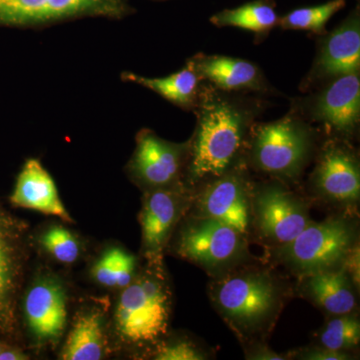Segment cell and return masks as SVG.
<instances>
[{
  "instance_id": "18",
  "label": "cell",
  "mask_w": 360,
  "mask_h": 360,
  "mask_svg": "<svg viewBox=\"0 0 360 360\" xmlns=\"http://www.w3.org/2000/svg\"><path fill=\"white\" fill-rule=\"evenodd\" d=\"M11 205L59 217L71 222L70 213L65 207L58 186L41 161L28 158L16 177L11 198Z\"/></svg>"
},
{
  "instance_id": "32",
  "label": "cell",
  "mask_w": 360,
  "mask_h": 360,
  "mask_svg": "<svg viewBox=\"0 0 360 360\" xmlns=\"http://www.w3.org/2000/svg\"><path fill=\"white\" fill-rule=\"evenodd\" d=\"M7 345H4V343L0 342V354H1L2 352H4V349H6Z\"/></svg>"
},
{
  "instance_id": "5",
  "label": "cell",
  "mask_w": 360,
  "mask_h": 360,
  "mask_svg": "<svg viewBox=\"0 0 360 360\" xmlns=\"http://www.w3.org/2000/svg\"><path fill=\"white\" fill-rule=\"evenodd\" d=\"M314 143V132L307 123L295 116H285L255 130L251 161L265 174L293 181L309 162Z\"/></svg>"
},
{
  "instance_id": "2",
  "label": "cell",
  "mask_w": 360,
  "mask_h": 360,
  "mask_svg": "<svg viewBox=\"0 0 360 360\" xmlns=\"http://www.w3.org/2000/svg\"><path fill=\"white\" fill-rule=\"evenodd\" d=\"M238 269L210 283V300L236 335L250 341L274 328L288 300V288L269 269Z\"/></svg>"
},
{
  "instance_id": "10",
  "label": "cell",
  "mask_w": 360,
  "mask_h": 360,
  "mask_svg": "<svg viewBox=\"0 0 360 360\" xmlns=\"http://www.w3.org/2000/svg\"><path fill=\"white\" fill-rule=\"evenodd\" d=\"M25 224L0 200V335H13L18 326V296L26 262Z\"/></svg>"
},
{
  "instance_id": "26",
  "label": "cell",
  "mask_w": 360,
  "mask_h": 360,
  "mask_svg": "<svg viewBox=\"0 0 360 360\" xmlns=\"http://www.w3.org/2000/svg\"><path fill=\"white\" fill-rule=\"evenodd\" d=\"M45 250L61 264H75L80 255V246L77 238L63 226H53L42 236Z\"/></svg>"
},
{
  "instance_id": "21",
  "label": "cell",
  "mask_w": 360,
  "mask_h": 360,
  "mask_svg": "<svg viewBox=\"0 0 360 360\" xmlns=\"http://www.w3.org/2000/svg\"><path fill=\"white\" fill-rule=\"evenodd\" d=\"M279 16L272 0H253L236 8L213 14L210 22L217 27H236L264 34L278 25Z\"/></svg>"
},
{
  "instance_id": "27",
  "label": "cell",
  "mask_w": 360,
  "mask_h": 360,
  "mask_svg": "<svg viewBox=\"0 0 360 360\" xmlns=\"http://www.w3.org/2000/svg\"><path fill=\"white\" fill-rule=\"evenodd\" d=\"M156 360H203L205 352L188 340H179L165 345L155 355Z\"/></svg>"
},
{
  "instance_id": "15",
  "label": "cell",
  "mask_w": 360,
  "mask_h": 360,
  "mask_svg": "<svg viewBox=\"0 0 360 360\" xmlns=\"http://www.w3.org/2000/svg\"><path fill=\"white\" fill-rule=\"evenodd\" d=\"M360 66V15L357 7L324 39L315 58L309 78L333 80L359 72Z\"/></svg>"
},
{
  "instance_id": "22",
  "label": "cell",
  "mask_w": 360,
  "mask_h": 360,
  "mask_svg": "<svg viewBox=\"0 0 360 360\" xmlns=\"http://www.w3.org/2000/svg\"><path fill=\"white\" fill-rule=\"evenodd\" d=\"M104 338L103 319L98 312L82 315L71 329L61 359L98 360L103 357Z\"/></svg>"
},
{
  "instance_id": "4",
  "label": "cell",
  "mask_w": 360,
  "mask_h": 360,
  "mask_svg": "<svg viewBox=\"0 0 360 360\" xmlns=\"http://www.w3.org/2000/svg\"><path fill=\"white\" fill-rule=\"evenodd\" d=\"M135 13L129 0H0V28L39 30L87 18L123 20Z\"/></svg>"
},
{
  "instance_id": "11",
  "label": "cell",
  "mask_w": 360,
  "mask_h": 360,
  "mask_svg": "<svg viewBox=\"0 0 360 360\" xmlns=\"http://www.w3.org/2000/svg\"><path fill=\"white\" fill-rule=\"evenodd\" d=\"M251 188L236 170L205 182L195 200L198 217H208L248 236L251 220Z\"/></svg>"
},
{
  "instance_id": "13",
  "label": "cell",
  "mask_w": 360,
  "mask_h": 360,
  "mask_svg": "<svg viewBox=\"0 0 360 360\" xmlns=\"http://www.w3.org/2000/svg\"><path fill=\"white\" fill-rule=\"evenodd\" d=\"M188 193L181 184L149 189L141 212L142 243L151 262H160L175 225L186 212Z\"/></svg>"
},
{
  "instance_id": "17",
  "label": "cell",
  "mask_w": 360,
  "mask_h": 360,
  "mask_svg": "<svg viewBox=\"0 0 360 360\" xmlns=\"http://www.w3.org/2000/svg\"><path fill=\"white\" fill-rule=\"evenodd\" d=\"M298 277V291L326 314L335 316L356 312L357 286L342 265Z\"/></svg>"
},
{
  "instance_id": "25",
  "label": "cell",
  "mask_w": 360,
  "mask_h": 360,
  "mask_svg": "<svg viewBox=\"0 0 360 360\" xmlns=\"http://www.w3.org/2000/svg\"><path fill=\"white\" fill-rule=\"evenodd\" d=\"M347 4L345 0H329L319 6L300 7L279 18L278 25L283 30H307L322 34L335 14Z\"/></svg>"
},
{
  "instance_id": "30",
  "label": "cell",
  "mask_w": 360,
  "mask_h": 360,
  "mask_svg": "<svg viewBox=\"0 0 360 360\" xmlns=\"http://www.w3.org/2000/svg\"><path fill=\"white\" fill-rule=\"evenodd\" d=\"M342 266L347 270L348 276L352 279L355 285L359 286V245H355L349 255L343 262Z\"/></svg>"
},
{
  "instance_id": "14",
  "label": "cell",
  "mask_w": 360,
  "mask_h": 360,
  "mask_svg": "<svg viewBox=\"0 0 360 360\" xmlns=\"http://www.w3.org/2000/svg\"><path fill=\"white\" fill-rule=\"evenodd\" d=\"M309 115L341 135L354 134L360 117L359 72L333 79L309 99Z\"/></svg>"
},
{
  "instance_id": "33",
  "label": "cell",
  "mask_w": 360,
  "mask_h": 360,
  "mask_svg": "<svg viewBox=\"0 0 360 360\" xmlns=\"http://www.w3.org/2000/svg\"><path fill=\"white\" fill-rule=\"evenodd\" d=\"M149 1H153V2H167V1H172V0H149Z\"/></svg>"
},
{
  "instance_id": "29",
  "label": "cell",
  "mask_w": 360,
  "mask_h": 360,
  "mask_svg": "<svg viewBox=\"0 0 360 360\" xmlns=\"http://www.w3.org/2000/svg\"><path fill=\"white\" fill-rule=\"evenodd\" d=\"M245 359L251 360H284L288 359L285 355L277 354L266 345L257 342L246 348Z\"/></svg>"
},
{
  "instance_id": "19",
  "label": "cell",
  "mask_w": 360,
  "mask_h": 360,
  "mask_svg": "<svg viewBox=\"0 0 360 360\" xmlns=\"http://www.w3.org/2000/svg\"><path fill=\"white\" fill-rule=\"evenodd\" d=\"M188 60L201 79L207 80L213 87L221 91L267 90V84L262 71L255 63L245 59L198 54Z\"/></svg>"
},
{
  "instance_id": "7",
  "label": "cell",
  "mask_w": 360,
  "mask_h": 360,
  "mask_svg": "<svg viewBox=\"0 0 360 360\" xmlns=\"http://www.w3.org/2000/svg\"><path fill=\"white\" fill-rule=\"evenodd\" d=\"M245 238L224 222L195 215L180 232L177 252L217 277L245 264Z\"/></svg>"
},
{
  "instance_id": "1",
  "label": "cell",
  "mask_w": 360,
  "mask_h": 360,
  "mask_svg": "<svg viewBox=\"0 0 360 360\" xmlns=\"http://www.w3.org/2000/svg\"><path fill=\"white\" fill-rule=\"evenodd\" d=\"M252 104L201 86L195 131L191 139L186 172L191 186L205 184L232 169L257 115Z\"/></svg>"
},
{
  "instance_id": "9",
  "label": "cell",
  "mask_w": 360,
  "mask_h": 360,
  "mask_svg": "<svg viewBox=\"0 0 360 360\" xmlns=\"http://www.w3.org/2000/svg\"><path fill=\"white\" fill-rule=\"evenodd\" d=\"M191 141H165L151 129L139 130L136 148L127 165L130 176L146 188L179 186L186 170Z\"/></svg>"
},
{
  "instance_id": "3",
  "label": "cell",
  "mask_w": 360,
  "mask_h": 360,
  "mask_svg": "<svg viewBox=\"0 0 360 360\" xmlns=\"http://www.w3.org/2000/svg\"><path fill=\"white\" fill-rule=\"evenodd\" d=\"M359 245L354 220L347 215L311 221L295 239L274 248L276 260L296 276L340 266Z\"/></svg>"
},
{
  "instance_id": "6",
  "label": "cell",
  "mask_w": 360,
  "mask_h": 360,
  "mask_svg": "<svg viewBox=\"0 0 360 360\" xmlns=\"http://www.w3.org/2000/svg\"><path fill=\"white\" fill-rule=\"evenodd\" d=\"M169 314L165 281L156 274H146L124 288L116 309V328L123 340L148 345L167 333Z\"/></svg>"
},
{
  "instance_id": "16",
  "label": "cell",
  "mask_w": 360,
  "mask_h": 360,
  "mask_svg": "<svg viewBox=\"0 0 360 360\" xmlns=\"http://www.w3.org/2000/svg\"><path fill=\"white\" fill-rule=\"evenodd\" d=\"M25 314L28 328L37 340H58L68 319L63 286L52 279H42L33 284L25 296Z\"/></svg>"
},
{
  "instance_id": "23",
  "label": "cell",
  "mask_w": 360,
  "mask_h": 360,
  "mask_svg": "<svg viewBox=\"0 0 360 360\" xmlns=\"http://www.w3.org/2000/svg\"><path fill=\"white\" fill-rule=\"evenodd\" d=\"M136 260L122 248L106 251L92 269V276L106 288H124L134 281Z\"/></svg>"
},
{
  "instance_id": "28",
  "label": "cell",
  "mask_w": 360,
  "mask_h": 360,
  "mask_svg": "<svg viewBox=\"0 0 360 360\" xmlns=\"http://www.w3.org/2000/svg\"><path fill=\"white\" fill-rule=\"evenodd\" d=\"M352 356L350 352H338L319 345L305 348L295 354V359L305 360H347L352 359Z\"/></svg>"
},
{
  "instance_id": "8",
  "label": "cell",
  "mask_w": 360,
  "mask_h": 360,
  "mask_svg": "<svg viewBox=\"0 0 360 360\" xmlns=\"http://www.w3.org/2000/svg\"><path fill=\"white\" fill-rule=\"evenodd\" d=\"M251 219L259 236L274 248L290 243L312 221L307 203L279 184L251 193Z\"/></svg>"
},
{
  "instance_id": "31",
  "label": "cell",
  "mask_w": 360,
  "mask_h": 360,
  "mask_svg": "<svg viewBox=\"0 0 360 360\" xmlns=\"http://www.w3.org/2000/svg\"><path fill=\"white\" fill-rule=\"evenodd\" d=\"M27 356L22 352H18L11 347H6L4 352L0 354V360H25Z\"/></svg>"
},
{
  "instance_id": "12",
  "label": "cell",
  "mask_w": 360,
  "mask_h": 360,
  "mask_svg": "<svg viewBox=\"0 0 360 360\" xmlns=\"http://www.w3.org/2000/svg\"><path fill=\"white\" fill-rule=\"evenodd\" d=\"M315 193L336 205L352 206L360 198V169L356 155L340 142L322 149L311 176Z\"/></svg>"
},
{
  "instance_id": "24",
  "label": "cell",
  "mask_w": 360,
  "mask_h": 360,
  "mask_svg": "<svg viewBox=\"0 0 360 360\" xmlns=\"http://www.w3.org/2000/svg\"><path fill=\"white\" fill-rule=\"evenodd\" d=\"M360 322L355 314L330 316L317 335V345L338 352H350L359 347Z\"/></svg>"
},
{
  "instance_id": "20",
  "label": "cell",
  "mask_w": 360,
  "mask_h": 360,
  "mask_svg": "<svg viewBox=\"0 0 360 360\" xmlns=\"http://www.w3.org/2000/svg\"><path fill=\"white\" fill-rule=\"evenodd\" d=\"M120 79L151 90L184 110H195L202 86L200 75L189 60L182 70L167 77H148L132 71H122Z\"/></svg>"
}]
</instances>
